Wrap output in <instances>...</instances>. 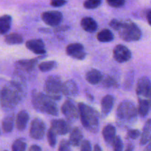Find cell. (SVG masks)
<instances>
[{"instance_id":"1","label":"cell","mask_w":151,"mask_h":151,"mask_svg":"<svg viewBox=\"0 0 151 151\" xmlns=\"http://www.w3.org/2000/svg\"><path fill=\"white\" fill-rule=\"evenodd\" d=\"M24 83L22 78H16L4 86L0 94L1 106L6 111L13 110L22 101L24 92Z\"/></svg>"},{"instance_id":"2","label":"cell","mask_w":151,"mask_h":151,"mask_svg":"<svg viewBox=\"0 0 151 151\" xmlns=\"http://www.w3.org/2000/svg\"><path fill=\"white\" fill-rule=\"evenodd\" d=\"M78 107L83 128L92 134H97L100 128L98 112L94 108L84 103H78Z\"/></svg>"},{"instance_id":"3","label":"cell","mask_w":151,"mask_h":151,"mask_svg":"<svg viewBox=\"0 0 151 151\" xmlns=\"http://www.w3.org/2000/svg\"><path fill=\"white\" fill-rule=\"evenodd\" d=\"M31 100L34 109L38 111L55 116L58 115V109L56 103L44 93L38 90H32Z\"/></svg>"},{"instance_id":"4","label":"cell","mask_w":151,"mask_h":151,"mask_svg":"<svg viewBox=\"0 0 151 151\" xmlns=\"http://www.w3.org/2000/svg\"><path fill=\"white\" fill-rule=\"evenodd\" d=\"M121 39L125 41H137L141 38L142 31L134 22L132 21L125 20L120 21L119 29H117Z\"/></svg>"},{"instance_id":"5","label":"cell","mask_w":151,"mask_h":151,"mask_svg":"<svg viewBox=\"0 0 151 151\" xmlns=\"http://www.w3.org/2000/svg\"><path fill=\"white\" fill-rule=\"evenodd\" d=\"M137 109L134 103L130 100H125L118 106L116 109V117L122 123H130L137 119Z\"/></svg>"},{"instance_id":"6","label":"cell","mask_w":151,"mask_h":151,"mask_svg":"<svg viewBox=\"0 0 151 151\" xmlns=\"http://www.w3.org/2000/svg\"><path fill=\"white\" fill-rule=\"evenodd\" d=\"M61 78L57 75H51L47 78L44 86V92L46 95L52 100H59L62 96Z\"/></svg>"},{"instance_id":"7","label":"cell","mask_w":151,"mask_h":151,"mask_svg":"<svg viewBox=\"0 0 151 151\" xmlns=\"http://www.w3.org/2000/svg\"><path fill=\"white\" fill-rule=\"evenodd\" d=\"M46 133V125L42 119L35 118L31 122L29 128V136L32 139L39 140L43 139Z\"/></svg>"},{"instance_id":"8","label":"cell","mask_w":151,"mask_h":151,"mask_svg":"<svg viewBox=\"0 0 151 151\" xmlns=\"http://www.w3.org/2000/svg\"><path fill=\"white\" fill-rule=\"evenodd\" d=\"M61 111L69 121L76 120L80 116L78 107L71 100H67L63 103L61 106Z\"/></svg>"},{"instance_id":"9","label":"cell","mask_w":151,"mask_h":151,"mask_svg":"<svg viewBox=\"0 0 151 151\" xmlns=\"http://www.w3.org/2000/svg\"><path fill=\"white\" fill-rule=\"evenodd\" d=\"M41 19L46 24L51 27H57L63 20V14L57 10L46 11L41 14Z\"/></svg>"},{"instance_id":"10","label":"cell","mask_w":151,"mask_h":151,"mask_svg":"<svg viewBox=\"0 0 151 151\" xmlns=\"http://www.w3.org/2000/svg\"><path fill=\"white\" fill-rule=\"evenodd\" d=\"M113 56L114 60L118 63H125L131 58V52L126 46L118 44L114 48Z\"/></svg>"},{"instance_id":"11","label":"cell","mask_w":151,"mask_h":151,"mask_svg":"<svg viewBox=\"0 0 151 151\" xmlns=\"http://www.w3.org/2000/svg\"><path fill=\"white\" fill-rule=\"evenodd\" d=\"M66 52L69 57L77 60H83L86 57V52L83 44L80 43H73L66 47Z\"/></svg>"},{"instance_id":"12","label":"cell","mask_w":151,"mask_h":151,"mask_svg":"<svg viewBox=\"0 0 151 151\" xmlns=\"http://www.w3.org/2000/svg\"><path fill=\"white\" fill-rule=\"evenodd\" d=\"M137 94L141 97L148 98L151 92V81L147 77H142L137 81V88H136Z\"/></svg>"},{"instance_id":"13","label":"cell","mask_w":151,"mask_h":151,"mask_svg":"<svg viewBox=\"0 0 151 151\" xmlns=\"http://www.w3.org/2000/svg\"><path fill=\"white\" fill-rule=\"evenodd\" d=\"M51 128L55 134L65 135L71 131V125L68 122L62 119H53L51 121Z\"/></svg>"},{"instance_id":"14","label":"cell","mask_w":151,"mask_h":151,"mask_svg":"<svg viewBox=\"0 0 151 151\" xmlns=\"http://www.w3.org/2000/svg\"><path fill=\"white\" fill-rule=\"evenodd\" d=\"M26 47L37 55H44L46 53L45 44L41 39H31L26 42Z\"/></svg>"},{"instance_id":"15","label":"cell","mask_w":151,"mask_h":151,"mask_svg":"<svg viewBox=\"0 0 151 151\" xmlns=\"http://www.w3.org/2000/svg\"><path fill=\"white\" fill-rule=\"evenodd\" d=\"M38 58L29 59V60H20L16 63V68L17 71H22L24 72H30L35 69L38 63Z\"/></svg>"},{"instance_id":"16","label":"cell","mask_w":151,"mask_h":151,"mask_svg":"<svg viewBox=\"0 0 151 151\" xmlns=\"http://www.w3.org/2000/svg\"><path fill=\"white\" fill-rule=\"evenodd\" d=\"M79 88L76 83L72 80H68L63 83V87H62V94L66 97H75L78 94Z\"/></svg>"},{"instance_id":"17","label":"cell","mask_w":151,"mask_h":151,"mask_svg":"<svg viewBox=\"0 0 151 151\" xmlns=\"http://www.w3.org/2000/svg\"><path fill=\"white\" fill-rule=\"evenodd\" d=\"M102 134L106 144L109 145H113L116 138V128L112 124H108L103 128Z\"/></svg>"},{"instance_id":"18","label":"cell","mask_w":151,"mask_h":151,"mask_svg":"<svg viewBox=\"0 0 151 151\" xmlns=\"http://www.w3.org/2000/svg\"><path fill=\"white\" fill-rule=\"evenodd\" d=\"M29 119V115L25 110H22L18 113L16 119V127L18 131H24L27 128L28 121Z\"/></svg>"},{"instance_id":"19","label":"cell","mask_w":151,"mask_h":151,"mask_svg":"<svg viewBox=\"0 0 151 151\" xmlns=\"http://www.w3.org/2000/svg\"><path fill=\"white\" fill-rule=\"evenodd\" d=\"M114 104V97L111 94L106 95L101 100V111L103 116L109 114Z\"/></svg>"},{"instance_id":"20","label":"cell","mask_w":151,"mask_h":151,"mask_svg":"<svg viewBox=\"0 0 151 151\" xmlns=\"http://www.w3.org/2000/svg\"><path fill=\"white\" fill-rule=\"evenodd\" d=\"M83 138V136L82 131L79 128L76 127L71 131L69 142L70 145L78 147L82 143Z\"/></svg>"},{"instance_id":"21","label":"cell","mask_w":151,"mask_h":151,"mask_svg":"<svg viewBox=\"0 0 151 151\" xmlns=\"http://www.w3.org/2000/svg\"><path fill=\"white\" fill-rule=\"evenodd\" d=\"M81 27L87 32L92 33L97 31L98 28V24L93 18L91 17H84L83 18L81 22Z\"/></svg>"},{"instance_id":"22","label":"cell","mask_w":151,"mask_h":151,"mask_svg":"<svg viewBox=\"0 0 151 151\" xmlns=\"http://www.w3.org/2000/svg\"><path fill=\"white\" fill-rule=\"evenodd\" d=\"M103 75L100 71L96 69H91L86 74V80L91 85H97L103 80Z\"/></svg>"},{"instance_id":"23","label":"cell","mask_w":151,"mask_h":151,"mask_svg":"<svg viewBox=\"0 0 151 151\" xmlns=\"http://www.w3.org/2000/svg\"><path fill=\"white\" fill-rule=\"evenodd\" d=\"M151 142V119H147L143 127L141 139H140V145H145Z\"/></svg>"},{"instance_id":"24","label":"cell","mask_w":151,"mask_h":151,"mask_svg":"<svg viewBox=\"0 0 151 151\" xmlns=\"http://www.w3.org/2000/svg\"><path fill=\"white\" fill-rule=\"evenodd\" d=\"M12 17L10 15H3L0 16V34L4 35L11 27Z\"/></svg>"},{"instance_id":"25","label":"cell","mask_w":151,"mask_h":151,"mask_svg":"<svg viewBox=\"0 0 151 151\" xmlns=\"http://www.w3.org/2000/svg\"><path fill=\"white\" fill-rule=\"evenodd\" d=\"M14 118L15 116L13 114H10L4 116L1 122V127H2L4 133L8 134V133L12 132L13 126H14Z\"/></svg>"},{"instance_id":"26","label":"cell","mask_w":151,"mask_h":151,"mask_svg":"<svg viewBox=\"0 0 151 151\" xmlns=\"http://www.w3.org/2000/svg\"><path fill=\"white\" fill-rule=\"evenodd\" d=\"M97 38L100 42L107 43L113 41L114 38V36L113 32L110 29H103L98 32Z\"/></svg>"},{"instance_id":"27","label":"cell","mask_w":151,"mask_h":151,"mask_svg":"<svg viewBox=\"0 0 151 151\" xmlns=\"http://www.w3.org/2000/svg\"><path fill=\"white\" fill-rule=\"evenodd\" d=\"M150 110V104L148 100L144 98H139V106H138V114L142 117H145L148 114Z\"/></svg>"},{"instance_id":"28","label":"cell","mask_w":151,"mask_h":151,"mask_svg":"<svg viewBox=\"0 0 151 151\" xmlns=\"http://www.w3.org/2000/svg\"><path fill=\"white\" fill-rule=\"evenodd\" d=\"M23 41V37L18 33H10L4 37V41L9 45L22 44Z\"/></svg>"},{"instance_id":"29","label":"cell","mask_w":151,"mask_h":151,"mask_svg":"<svg viewBox=\"0 0 151 151\" xmlns=\"http://www.w3.org/2000/svg\"><path fill=\"white\" fill-rule=\"evenodd\" d=\"M102 82H103L102 83H103V86L106 87V88H111V87L118 88L119 87V84L116 79L110 75H106V77L103 78Z\"/></svg>"},{"instance_id":"30","label":"cell","mask_w":151,"mask_h":151,"mask_svg":"<svg viewBox=\"0 0 151 151\" xmlns=\"http://www.w3.org/2000/svg\"><path fill=\"white\" fill-rule=\"evenodd\" d=\"M57 66V62L55 61V60H50V61H44L40 63V64L38 65V69H39L40 71H41V72H46L55 69Z\"/></svg>"},{"instance_id":"31","label":"cell","mask_w":151,"mask_h":151,"mask_svg":"<svg viewBox=\"0 0 151 151\" xmlns=\"http://www.w3.org/2000/svg\"><path fill=\"white\" fill-rule=\"evenodd\" d=\"M26 142L22 139L15 140L12 145V151H26Z\"/></svg>"},{"instance_id":"32","label":"cell","mask_w":151,"mask_h":151,"mask_svg":"<svg viewBox=\"0 0 151 151\" xmlns=\"http://www.w3.org/2000/svg\"><path fill=\"white\" fill-rule=\"evenodd\" d=\"M101 3L102 1L100 0H88L83 2V7L88 10H92L98 7Z\"/></svg>"},{"instance_id":"33","label":"cell","mask_w":151,"mask_h":151,"mask_svg":"<svg viewBox=\"0 0 151 151\" xmlns=\"http://www.w3.org/2000/svg\"><path fill=\"white\" fill-rule=\"evenodd\" d=\"M47 140H48V143L50 145V147H55L56 145V142H57V140H56V134H55L54 131L50 128L47 131Z\"/></svg>"},{"instance_id":"34","label":"cell","mask_w":151,"mask_h":151,"mask_svg":"<svg viewBox=\"0 0 151 151\" xmlns=\"http://www.w3.org/2000/svg\"><path fill=\"white\" fill-rule=\"evenodd\" d=\"M114 151H123V143L119 136H116L114 142L113 143Z\"/></svg>"},{"instance_id":"35","label":"cell","mask_w":151,"mask_h":151,"mask_svg":"<svg viewBox=\"0 0 151 151\" xmlns=\"http://www.w3.org/2000/svg\"><path fill=\"white\" fill-rule=\"evenodd\" d=\"M141 135V133L138 129H130L127 132V138L130 139H137Z\"/></svg>"},{"instance_id":"36","label":"cell","mask_w":151,"mask_h":151,"mask_svg":"<svg viewBox=\"0 0 151 151\" xmlns=\"http://www.w3.org/2000/svg\"><path fill=\"white\" fill-rule=\"evenodd\" d=\"M106 2L111 7H115V8H119V7H122L125 4V0H108Z\"/></svg>"},{"instance_id":"37","label":"cell","mask_w":151,"mask_h":151,"mask_svg":"<svg viewBox=\"0 0 151 151\" xmlns=\"http://www.w3.org/2000/svg\"><path fill=\"white\" fill-rule=\"evenodd\" d=\"M58 151H72L70 144L67 140L63 139L60 141V144H59Z\"/></svg>"},{"instance_id":"38","label":"cell","mask_w":151,"mask_h":151,"mask_svg":"<svg viewBox=\"0 0 151 151\" xmlns=\"http://www.w3.org/2000/svg\"><path fill=\"white\" fill-rule=\"evenodd\" d=\"M81 151H92L91 145L88 140H83L81 145Z\"/></svg>"},{"instance_id":"39","label":"cell","mask_w":151,"mask_h":151,"mask_svg":"<svg viewBox=\"0 0 151 151\" xmlns=\"http://www.w3.org/2000/svg\"><path fill=\"white\" fill-rule=\"evenodd\" d=\"M67 3V1H62V0H55V1H52L50 2V4L53 7H61V6L64 5L65 4Z\"/></svg>"},{"instance_id":"40","label":"cell","mask_w":151,"mask_h":151,"mask_svg":"<svg viewBox=\"0 0 151 151\" xmlns=\"http://www.w3.org/2000/svg\"><path fill=\"white\" fill-rule=\"evenodd\" d=\"M29 151H41V148L37 145H33L29 147Z\"/></svg>"},{"instance_id":"41","label":"cell","mask_w":151,"mask_h":151,"mask_svg":"<svg viewBox=\"0 0 151 151\" xmlns=\"http://www.w3.org/2000/svg\"><path fill=\"white\" fill-rule=\"evenodd\" d=\"M147 20L148 24H150V26H151V10H149L147 13Z\"/></svg>"},{"instance_id":"42","label":"cell","mask_w":151,"mask_h":151,"mask_svg":"<svg viewBox=\"0 0 151 151\" xmlns=\"http://www.w3.org/2000/svg\"><path fill=\"white\" fill-rule=\"evenodd\" d=\"M94 151H102L101 147H100V146L98 144H96L95 145H94Z\"/></svg>"},{"instance_id":"43","label":"cell","mask_w":151,"mask_h":151,"mask_svg":"<svg viewBox=\"0 0 151 151\" xmlns=\"http://www.w3.org/2000/svg\"><path fill=\"white\" fill-rule=\"evenodd\" d=\"M144 151H151V142H150L147 144V145L146 146Z\"/></svg>"},{"instance_id":"44","label":"cell","mask_w":151,"mask_h":151,"mask_svg":"<svg viewBox=\"0 0 151 151\" xmlns=\"http://www.w3.org/2000/svg\"><path fill=\"white\" fill-rule=\"evenodd\" d=\"M133 150H134V146H133L132 145H128L126 150L125 151H133Z\"/></svg>"},{"instance_id":"45","label":"cell","mask_w":151,"mask_h":151,"mask_svg":"<svg viewBox=\"0 0 151 151\" xmlns=\"http://www.w3.org/2000/svg\"><path fill=\"white\" fill-rule=\"evenodd\" d=\"M148 99H149L148 102H149V104H150V109H151V92H150V95H149V97H148Z\"/></svg>"},{"instance_id":"46","label":"cell","mask_w":151,"mask_h":151,"mask_svg":"<svg viewBox=\"0 0 151 151\" xmlns=\"http://www.w3.org/2000/svg\"><path fill=\"white\" fill-rule=\"evenodd\" d=\"M87 94V95H88V97H90V99H91V100H94V97H92V96L90 95L89 93H88V94Z\"/></svg>"},{"instance_id":"47","label":"cell","mask_w":151,"mask_h":151,"mask_svg":"<svg viewBox=\"0 0 151 151\" xmlns=\"http://www.w3.org/2000/svg\"><path fill=\"white\" fill-rule=\"evenodd\" d=\"M0 134H1V131H0Z\"/></svg>"},{"instance_id":"48","label":"cell","mask_w":151,"mask_h":151,"mask_svg":"<svg viewBox=\"0 0 151 151\" xmlns=\"http://www.w3.org/2000/svg\"><path fill=\"white\" fill-rule=\"evenodd\" d=\"M3 151H7V150H3Z\"/></svg>"}]
</instances>
